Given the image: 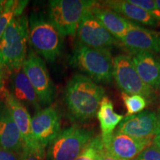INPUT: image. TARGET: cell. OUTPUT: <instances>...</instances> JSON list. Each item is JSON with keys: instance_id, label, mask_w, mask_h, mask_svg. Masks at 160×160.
<instances>
[{"instance_id": "6da1fadb", "label": "cell", "mask_w": 160, "mask_h": 160, "mask_svg": "<svg viewBox=\"0 0 160 160\" xmlns=\"http://www.w3.org/2000/svg\"><path fill=\"white\" fill-rule=\"evenodd\" d=\"M105 91L83 73H76L65 89V102L70 119L83 122L97 115Z\"/></svg>"}, {"instance_id": "7a4b0ae2", "label": "cell", "mask_w": 160, "mask_h": 160, "mask_svg": "<svg viewBox=\"0 0 160 160\" xmlns=\"http://www.w3.org/2000/svg\"><path fill=\"white\" fill-rule=\"evenodd\" d=\"M28 18L25 14L15 17L0 38V68L11 74L22 68L28 55Z\"/></svg>"}, {"instance_id": "3957f363", "label": "cell", "mask_w": 160, "mask_h": 160, "mask_svg": "<svg viewBox=\"0 0 160 160\" xmlns=\"http://www.w3.org/2000/svg\"><path fill=\"white\" fill-rule=\"evenodd\" d=\"M69 63L97 83L109 84L113 79V59L111 50L93 48L78 42Z\"/></svg>"}, {"instance_id": "277c9868", "label": "cell", "mask_w": 160, "mask_h": 160, "mask_svg": "<svg viewBox=\"0 0 160 160\" xmlns=\"http://www.w3.org/2000/svg\"><path fill=\"white\" fill-rule=\"evenodd\" d=\"M28 21L29 44L45 61L55 62L62 52L64 37L43 15L32 13Z\"/></svg>"}, {"instance_id": "5b68a950", "label": "cell", "mask_w": 160, "mask_h": 160, "mask_svg": "<svg viewBox=\"0 0 160 160\" xmlns=\"http://www.w3.org/2000/svg\"><path fill=\"white\" fill-rule=\"evenodd\" d=\"M96 4L91 0H51L48 19L63 37L75 35L84 15Z\"/></svg>"}, {"instance_id": "8992f818", "label": "cell", "mask_w": 160, "mask_h": 160, "mask_svg": "<svg viewBox=\"0 0 160 160\" xmlns=\"http://www.w3.org/2000/svg\"><path fill=\"white\" fill-rule=\"evenodd\" d=\"M93 135V131L77 124L62 130L48 146L47 160H75Z\"/></svg>"}, {"instance_id": "52a82bcc", "label": "cell", "mask_w": 160, "mask_h": 160, "mask_svg": "<svg viewBox=\"0 0 160 160\" xmlns=\"http://www.w3.org/2000/svg\"><path fill=\"white\" fill-rule=\"evenodd\" d=\"M22 69L37 93L40 105L51 106L56 97V89L45 62L33 50H29Z\"/></svg>"}, {"instance_id": "ba28073f", "label": "cell", "mask_w": 160, "mask_h": 160, "mask_svg": "<svg viewBox=\"0 0 160 160\" xmlns=\"http://www.w3.org/2000/svg\"><path fill=\"white\" fill-rule=\"evenodd\" d=\"M113 77L122 93L139 95L146 99L153 97V90L141 79L129 56L119 54L113 58Z\"/></svg>"}, {"instance_id": "9c48e42d", "label": "cell", "mask_w": 160, "mask_h": 160, "mask_svg": "<svg viewBox=\"0 0 160 160\" xmlns=\"http://www.w3.org/2000/svg\"><path fill=\"white\" fill-rule=\"evenodd\" d=\"M77 34L79 42L93 48L111 50L120 43L92 13L91 9L80 22Z\"/></svg>"}, {"instance_id": "30bf717a", "label": "cell", "mask_w": 160, "mask_h": 160, "mask_svg": "<svg viewBox=\"0 0 160 160\" xmlns=\"http://www.w3.org/2000/svg\"><path fill=\"white\" fill-rule=\"evenodd\" d=\"M160 128V112L144 111L125 117L116 131L137 139H153Z\"/></svg>"}, {"instance_id": "8fae6325", "label": "cell", "mask_w": 160, "mask_h": 160, "mask_svg": "<svg viewBox=\"0 0 160 160\" xmlns=\"http://www.w3.org/2000/svg\"><path fill=\"white\" fill-rule=\"evenodd\" d=\"M61 128L60 116L53 106L37 111L31 119V131L33 139L46 149L59 134Z\"/></svg>"}, {"instance_id": "7c38bea8", "label": "cell", "mask_w": 160, "mask_h": 160, "mask_svg": "<svg viewBox=\"0 0 160 160\" xmlns=\"http://www.w3.org/2000/svg\"><path fill=\"white\" fill-rule=\"evenodd\" d=\"M103 142L105 148L117 159L133 160L143 150L153 144V139H137L115 130L111 137L103 140Z\"/></svg>"}, {"instance_id": "4fadbf2b", "label": "cell", "mask_w": 160, "mask_h": 160, "mask_svg": "<svg viewBox=\"0 0 160 160\" xmlns=\"http://www.w3.org/2000/svg\"><path fill=\"white\" fill-rule=\"evenodd\" d=\"M0 99L5 104L15 122L22 137L28 147L40 145L33 139L31 131V119L27 108L19 102L8 88L4 86L0 91Z\"/></svg>"}, {"instance_id": "5bb4252c", "label": "cell", "mask_w": 160, "mask_h": 160, "mask_svg": "<svg viewBox=\"0 0 160 160\" xmlns=\"http://www.w3.org/2000/svg\"><path fill=\"white\" fill-rule=\"evenodd\" d=\"M119 42L132 54L139 51L160 53V32L147 29L136 23Z\"/></svg>"}, {"instance_id": "9a60e30c", "label": "cell", "mask_w": 160, "mask_h": 160, "mask_svg": "<svg viewBox=\"0 0 160 160\" xmlns=\"http://www.w3.org/2000/svg\"><path fill=\"white\" fill-rule=\"evenodd\" d=\"M25 145L8 108L0 99V147L19 155Z\"/></svg>"}, {"instance_id": "2e32d148", "label": "cell", "mask_w": 160, "mask_h": 160, "mask_svg": "<svg viewBox=\"0 0 160 160\" xmlns=\"http://www.w3.org/2000/svg\"><path fill=\"white\" fill-rule=\"evenodd\" d=\"M132 61L141 79L153 90L160 88V59L149 51L133 53Z\"/></svg>"}, {"instance_id": "e0dca14e", "label": "cell", "mask_w": 160, "mask_h": 160, "mask_svg": "<svg viewBox=\"0 0 160 160\" xmlns=\"http://www.w3.org/2000/svg\"><path fill=\"white\" fill-rule=\"evenodd\" d=\"M91 11L104 27L119 41L136 24L111 9L99 6L98 3L91 8Z\"/></svg>"}, {"instance_id": "ac0fdd59", "label": "cell", "mask_w": 160, "mask_h": 160, "mask_svg": "<svg viewBox=\"0 0 160 160\" xmlns=\"http://www.w3.org/2000/svg\"><path fill=\"white\" fill-rule=\"evenodd\" d=\"M10 82V92L19 102L25 107L33 108L37 111L42 109L37 93L22 68L11 73Z\"/></svg>"}, {"instance_id": "d6986e66", "label": "cell", "mask_w": 160, "mask_h": 160, "mask_svg": "<svg viewBox=\"0 0 160 160\" xmlns=\"http://www.w3.org/2000/svg\"><path fill=\"white\" fill-rule=\"evenodd\" d=\"M104 7L111 9L130 21L145 25L157 26L158 21L145 10L130 3L128 1H105L102 3Z\"/></svg>"}, {"instance_id": "ffe728a7", "label": "cell", "mask_w": 160, "mask_h": 160, "mask_svg": "<svg viewBox=\"0 0 160 160\" xmlns=\"http://www.w3.org/2000/svg\"><path fill=\"white\" fill-rule=\"evenodd\" d=\"M97 116L99 122L101 136L103 140L111 137L120 122L124 119L123 115L119 114L114 111L113 102L106 96L102 99Z\"/></svg>"}, {"instance_id": "44dd1931", "label": "cell", "mask_w": 160, "mask_h": 160, "mask_svg": "<svg viewBox=\"0 0 160 160\" xmlns=\"http://www.w3.org/2000/svg\"><path fill=\"white\" fill-rule=\"evenodd\" d=\"M28 1H7L5 8L0 16V38L15 17L22 14Z\"/></svg>"}, {"instance_id": "7402d4cb", "label": "cell", "mask_w": 160, "mask_h": 160, "mask_svg": "<svg viewBox=\"0 0 160 160\" xmlns=\"http://www.w3.org/2000/svg\"><path fill=\"white\" fill-rule=\"evenodd\" d=\"M105 145L101 135L93 137L75 160H99Z\"/></svg>"}, {"instance_id": "603a6c76", "label": "cell", "mask_w": 160, "mask_h": 160, "mask_svg": "<svg viewBox=\"0 0 160 160\" xmlns=\"http://www.w3.org/2000/svg\"><path fill=\"white\" fill-rule=\"evenodd\" d=\"M124 103L127 109L125 117H129L140 113L147 106V100L139 95H128L125 93H122Z\"/></svg>"}, {"instance_id": "cb8c5ba5", "label": "cell", "mask_w": 160, "mask_h": 160, "mask_svg": "<svg viewBox=\"0 0 160 160\" xmlns=\"http://www.w3.org/2000/svg\"><path fill=\"white\" fill-rule=\"evenodd\" d=\"M19 157V160H47L46 149L41 145L36 147L25 145Z\"/></svg>"}, {"instance_id": "d4e9b609", "label": "cell", "mask_w": 160, "mask_h": 160, "mask_svg": "<svg viewBox=\"0 0 160 160\" xmlns=\"http://www.w3.org/2000/svg\"><path fill=\"white\" fill-rule=\"evenodd\" d=\"M130 3L141 8L154 17L158 22L160 21V10L158 8L155 1L153 0H128Z\"/></svg>"}, {"instance_id": "484cf974", "label": "cell", "mask_w": 160, "mask_h": 160, "mask_svg": "<svg viewBox=\"0 0 160 160\" xmlns=\"http://www.w3.org/2000/svg\"><path fill=\"white\" fill-rule=\"evenodd\" d=\"M133 160H160V150L152 144Z\"/></svg>"}, {"instance_id": "4316f807", "label": "cell", "mask_w": 160, "mask_h": 160, "mask_svg": "<svg viewBox=\"0 0 160 160\" xmlns=\"http://www.w3.org/2000/svg\"><path fill=\"white\" fill-rule=\"evenodd\" d=\"M0 160H19V155L0 147Z\"/></svg>"}, {"instance_id": "83f0119b", "label": "cell", "mask_w": 160, "mask_h": 160, "mask_svg": "<svg viewBox=\"0 0 160 160\" xmlns=\"http://www.w3.org/2000/svg\"><path fill=\"white\" fill-rule=\"evenodd\" d=\"M99 160H119V159H117L112 154V153H110V152L105 148L102 152L101 155H100Z\"/></svg>"}, {"instance_id": "f1b7e54d", "label": "cell", "mask_w": 160, "mask_h": 160, "mask_svg": "<svg viewBox=\"0 0 160 160\" xmlns=\"http://www.w3.org/2000/svg\"><path fill=\"white\" fill-rule=\"evenodd\" d=\"M153 145L160 150V128L153 139Z\"/></svg>"}, {"instance_id": "f546056e", "label": "cell", "mask_w": 160, "mask_h": 160, "mask_svg": "<svg viewBox=\"0 0 160 160\" xmlns=\"http://www.w3.org/2000/svg\"><path fill=\"white\" fill-rule=\"evenodd\" d=\"M4 73L2 70L1 68H0V91H1L2 88L4 87Z\"/></svg>"}, {"instance_id": "4dcf8cb0", "label": "cell", "mask_w": 160, "mask_h": 160, "mask_svg": "<svg viewBox=\"0 0 160 160\" xmlns=\"http://www.w3.org/2000/svg\"><path fill=\"white\" fill-rule=\"evenodd\" d=\"M6 3H7V1H5V0H0V16H1L5 8Z\"/></svg>"}, {"instance_id": "1f68e13d", "label": "cell", "mask_w": 160, "mask_h": 160, "mask_svg": "<svg viewBox=\"0 0 160 160\" xmlns=\"http://www.w3.org/2000/svg\"><path fill=\"white\" fill-rule=\"evenodd\" d=\"M155 2H156V4H157L158 8L160 10V0H157V1H155Z\"/></svg>"}]
</instances>
